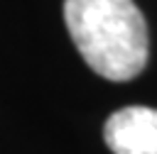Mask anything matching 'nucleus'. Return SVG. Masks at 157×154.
Masks as SVG:
<instances>
[{"label":"nucleus","instance_id":"f257e3e1","mask_svg":"<svg viewBox=\"0 0 157 154\" xmlns=\"http://www.w3.org/2000/svg\"><path fill=\"white\" fill-rule=\"evenodd\" d=\"M64 22L78 54L98 76L130 81L145 68L150 34L132 0H64Z\"/></svg>","mask_w":157,"mask_h":154},{"label":"nucleus","instance_id":"f03ea898","mask_svg":"<svg viewBox=\"0 0 157 154\" xmlns=\"http://www.w3.org/2000/svg\"><path fill=\"white\" fill-rule=\"evenodd\" d=\"M103 139L113 154H157V110L145 105L115 110L103 125Z\"/></svg>","mask_w":157,"mask_h":154}]
</instances>
